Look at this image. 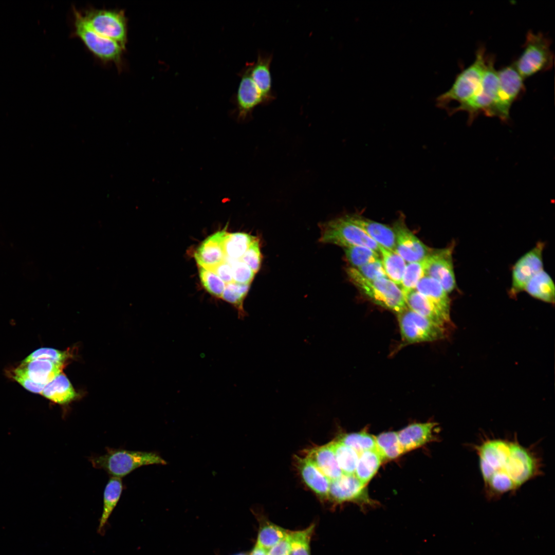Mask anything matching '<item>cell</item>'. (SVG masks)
Here are the masks:
<instances>
[{"mask_svg":"<svg viewBox=\"0 0 555 555\" xmlns=\"http://www.w3.org/2000/svg\"><path fill=\"white\" fill-rule=\"evenodd\" d=\"M469 446L477 456L484 493L489 500L515 493L544 473L538 448L522 445L516 436L484 433Z\"/></svg>","mask_w":555,"mask_h":555,"instance_id":"6da1fadb","label":"cell"},{"mask_svg":"<svg viewBox=\"0 0 555 555\" xmlns=\"http://www.w3.org/2000/svg\"><path fill=\"white\" fill-rule=\"evenodd\" d=\"M494 62L493 56H487L486 69L478 90L470 99L449 109L450 115L459 111L466 112L468 115L469 124L481 113L489 117H498L503 121L509 120L510 108L504 104L499 98L498 79Z\"/></svg>","mask_w":555,"mask_h":555,"instance_id":"7a4b0ae2","label":"cell"},{"mask_svg":"<svg viewBox=\"0 0 555 555\" xmlns=\"http://www.w3.org/2000/svg\"><path fill=\"white\" fill-rule=\"evenodd\" d=\"M101 455L89 458L92 466L103 469L113 477L122 478L143 466L166 464L156 453L107 448Z\"/></svg>","mask_w":555,"mask_h":555,"instance_id":"3957f363","label":"cell"},{"mask_svg":"<svg viewBox=\"0 0 555 555\" xmlns=\"http://www.w3.org/2000/svg\"><path fill=\"white\" fill-rule=\"evenodd\" d=\"M346 272L351 282L374 303L396 314L407 307L401 288L388 278L368 280L354 267Z\"/></svg>","mask_w":555,"mask_h":555,"instance_id":"277c9868","label":"cell"},{"mask_svg":"<svg viewBox=\"0 0 555 555\" xmlns=\"http://www.w3.org/2000/svg\"><path fill=\"white\" fill-rule=\"evenodd\" d=\"M486 62L485 48L480 46L476 51L473 63L456 76L448 90L437 97V106L446 109L448 104L452 101H456L460 104L470 99L480 85Z\"/></svg>","mask_w":555,"mask_h":555,"instance_id":"5b68a950","label":"cell"},{"mask_svg":"<svg viewBox=\"0 0 555 555\" xmlns=\"http://www.w3.org/2000/svg\"><path fill=\"white\" fill-rule=\"evenodd\" d=\"M550 46V40L542 33L527 32L524 50L513 63L524 79L551 68L554 55Z\"/></svg>","mask_w":555,"mask_h":555,"instance_id":"8992f818","label":"cell"},{"mask_svg":"<svg viewBox=\"0 0 555 555\" xmlns=\"http://www.w3.org/2000/svg\"><path fill=\"white\" fill-rule=\"evenodd\" d=\"M320 241L344 248L364 246L379 253V245L361 228L354 223L348 214L338 217L320 225Z\"/></svg>","mask_w":555,"mask_h":555,"instance_id":"52a82bcc","label":"cell"},{"mask_svg":"<svg viewBox=\"0 0 555 555\" xmlns=\"http://www.w3.org/2000/svg\"><path fill=\"white\" fill-rule=\"evenodd\" d=\"M402 345L433 342L443 339L447 328L412 310L408 307L397 313Z\"/></svg>","mask_w":555,"mask_h":555,"instance_id":"ba28073f","label":"cell"},{"mask_svg":"<svg viewBox=\"0 0 555 555\" xmlns=\"http://www.w3.org/2000/svg\"><path fill=\"white\" fill-rule=\"evenodd\" d=\"M74 33L96 57L106 62H112L118 66L122 63L124 48L117 42L94 31L84 21L82 14L73 8Z\"/></svg>","mask_w":555,"mask_h":555,"instance_id":"9c48e42d","label":"cell"},{"mask_svg":"<svg viewBox=\"0 0 555 555\" xmlns=\"http://www.w3.org/2000/svg\"><path fill=\"white\" fill-rule=\"evenodd\" d=\"M94 31L125 48L127 39V19L122 10L90 8L82 13Z\"/></svg>","mask_w":555,"mask_h":555,"instance_id":"30bf717a","label":"cell"},{"mask_svg":"<svg viewBox=\"0 0 555 555\" xmlns=\"http://www.w3.org/2000/svg\"><path fill=\"white\" fill-rule=\"evenodd\" d=\"M454 243L441 249H432L425 258V275L437 281L448 293L456 286L453 263Z\"/></svg>","mask_w":555,"mask_h":555,"instance_id":"8fae6325","label":"cell"},{"mask_svg":"<svg viewBox=\"0 0 555 555\" xmlns=\"http://www.w3.org/2000/svg\"><path fill=\"white\" fill-rule=\"evenodd\" d=\"M544 247V243L538 242L515 263L512 270V281L509 291L511 296H516L524 291L527 283L543 270V252Z\"/></svg>","mask_w":555,"mask_h":555,"instance_id":"7c38bea8","label":"cell"},{"mask_svg":"<svg viewBox=\"0 0 555 555\" xmlns=\"http://www.w3.org/2000/svg\"><path fill=\"white\" fill-rule=\"evenodd\" d=\"M403 216H400L393 226L396 244L394 251L406 263L421 261L432 249L426 246L406 226Z\"/></svg>","mask_w":555,"mask_h":555,"instance_id":"4fadbf2b","label":"cell"},{"mask_svg":"<svg viewBox=\"0 0 555 555\" xmlns=\"http://www.w3.org/2000/svg\"><path fill=\"white\" fill-rule=\"evenodd\" d=\"M328 496L334 502H356L361 505L373 506L375 502L368 496L363 485L354 475H344L330 482Z\"/></svg>","mask_w":555,"mask_h":555,"instance_id":"5bb4252c","label":"cell"},{"mask_svg":"<svg viewBox=\"0 0 555 555\" xmlns=\"http://www.w3.org/2000/svg\"><path fill=\"white\" fill-rule=\"evenodd\" d=\"M236 103L238 117L242 120L249 116L257 105L268 103L251 77L249 63L242 74Z\"/></svg>","mask_w":555,"mask_h":555,"instance_id":"9a60e30c","label":"cell"},{"mask_svg":"<svg viewBox=\"0 0 555 555\" xmlns=\"http://www.w3.org/2000/svg\"><path fill=\"white\" fill-rule=\"evenodd\" d=\"M227 234L225 230L217 231L199 245L194 256L200 267L211 270L225 260L224 242Z\"/></svg>","mask_w":555,"mask_h":555,"instance_id":"2e32d148","label":"cell"},{"mask_svg":"<svg viewBox=\"0 0 555 555\" xmlns=\"http://www.w3.org/2000/svg\"><path fill=\"white\" fill-rule=\"evenodd\" d=\"M438 432V424L431 422L411 424L397 433L400 445L404 453L436 440Z\"/></svg>","mask_w":555,"mask_h":555,"instance_id":"e0dca14e","label":"cell"},{"mask_svg":"<svg viewBox=\"0 0 555 555\" xmlns=\"http://www.w3.org/2000/svg\"><path fill=\"white\" fill-rule=\"evenodd\" d=\"M497 74L499 98L504 104L510 108L513 102L525 90L524 79L513 64L497 71Z\"/></svg>","mask_w":555,"mask_h":555,"instance_id":"ac0fdd59","label":"cell"},{"mask_svg":"<svg viewBox=\"0 0 555 555\" xmlns=\"http://www.w3.org/2000/svg\"><path fill=\"white\" fill-rule=\"evenodd\" d=\"M351 220L379 245L394 251L396 238L393 228L358 214H348Z\"/></svg>","mask_w":555,"mask_h":555,"instance_id":"d6986e66","label":"cell"},{"mask_svg":"<svg viewBox=\"0 0 555 555\" xmlns=\"http://www.w3.org/2000/svg\"><path fill=\"white\" fill-rule=\"evenodd\" d=\"M64 364L44 359L23 361L15 370L25 375L35 383L46 385L60 373Z\"/></svg>","mask_w":555,"mask_h":555,"instance_id":"ffe728a7","label":"cell"},{"mask_svg":"<svg viewBox=\"0 0 555 555\" xmlns=\"http://www.w3.org/2000/svg\"><path fill=\"white\" fill-rule=\"evenodd\" d=\"M272 59V54L260 52L256 61L249 63L251 77L268 103L275 99L270 70Z\"/></svg>","mask_w":555,"mask_h":555,"instance_id":"44dd1931","label":"cell"},{"mask_svg":"<svg viewBox=\"0 0 555 555\" xmlns=\"http://www.w3.org/2000/svg\"><path fill=\"white\" fill-rule=\"evenodd\" d=\"M407 307L418 314L447 327L450 316L443 312L432 302L416 290L404 296Z\"/></svg>","mask_w":555,"mask_h":555,"instance_id":"7402d4cb","label":"cell"},{"mask_svg":"<svg viewBox=\"0 0 555 555\" xmlns=\"http://www.w3.org/2000/svg\"><path fill=\"white\" fill-rule=\"evenodd\" d=\"M306 457L330 482L343 475L330 443L310 449Z\"/></svg>","mask_w":555,"mask_h":555,"instance_id":"603a6c76","label":"cell"},{"mask_svg":"<svg viewBox=\"0 0 555 555\" xmlns=\"http://www.w3.org/2000/svg\"><path fill=\"white\" fill-rule=\"evenodd\" d=\"M123 489L122 479L116 477L112 476L105 486L103 510L97 529L98 533L101 535L105 533L108 519L120 499Z\"/></svg>","mask_w":555,"mask_h":555,"instance_id":"cb8c5ba5","label":"cell"},{"mask_svg":"<svg viewBox=\"0 0 555 555\" xmlns=\"http://www.w3.org/2000/svg\"><path fill=\"white\" fill-rule=\"evenodd\" d=\"M298 467L306 485L322 497H328L329 480L306 457L299 458Z\"/></svg>","mask_w":555,"mask_h":555,"instance_id":"d4e9b609","label":"cell"},{"mask_svg":"<svg viewBox=\"0 0 555 555\" xmlns=\"http://www.w3.org/2000/svg\"><path fill=\"white\" fill-rule=\"evenodd\" d=\"M41 394L60 404H68L78 397L71 383L61 372L45 385Z\"/></svg>","mask_w":555,"mask_h":555,"instance_id":"484cf974","label":"cell"},{"mask_svg":"<svg viewBox=\"0 0 555 555\" xmlns=\"http://www.w3.org/2000/svg\"><path fill=\"white\" fill-rule=\"evenodd\" d=\"M415 290L450 316L451 300L449 293L437 281L425 275L419 281Z\"/></svg>","mask_w":555,"mask_h":555,"instance_id":"4316f807","label":"cell"},{"mask_svg":"<svg viewBox=\"0 0 555 555\" xmlns=\"http://www.w3.org/2000/svg\"><path fill=\"white\" fill-rule=\"evenodd\" d=\"M524 291L538 300L549 303L554 302V284L550 276L544 269L527 283Z\"/></svg>","mask_w":555,"mask_h":555,"instance_id":"83f0119b","label":"cell"},{"mask_svg":"<svg viewBox=\"0 0 555 555\" xmlns=\"http://www.w3.org/2000/svg\"><path fill=\"white\" fill-rule=\"evenodd\" d=\"M382 461L376 449L361 452L359 454L355 476L365 486L376 473Z\"/></svg>","mask_w":555,"mask_h":555,"instance_id":"f1b7e54d","label":"cell"},{"mask_svg":"<svg viewBox=\"0 0 555 555\" xmlns=\"http://www.w3.org/2000/svg\"><path fill=\"white\" fill-rule=\"evenodd\" d=\"M379 250L387 278L397 285H400L406 262L395 251L380 245Z\"/></svg>","mask_w":555,"mask_h":555,"instance_id":"f546056e","label":"cell"},{"mask_svg":"<svg viewBox=\"0 0 555 555\" xmlns=\"http://www.w3.org/2000/svg\"><path fill=\"white\" fill-rule=\"evenodd\" d=\"M255 238L245 233H227L224 242L226 258L240 260Z\"/></svg>","mask_w":555,"mask_h":555,"instance_id":"4dcf8cb0","label":"cell"},{"mask_svg":"<svg viewBox=\"0 0 555 555\" xmlns=\"http://www.w3.org/2000/svg\"><path fill=\"white\" fill-rule=\"evenodd\" d=\"M330 445L343 474H355L359 454L339 440L332 441Z\"/></svg>","mask_w":555,"mask_h":555,"instance_id":"1f68e13d","label":"cell"},{"mask_svg":"<svg viewBox=\"0 0 555 555\" xmlns=\"http://www.w3.org/2000/svg\"><path fill=\"white\" fill-rule=\"evenodd\" d=\"M376 449L382 460H391L403 453L396 432L382 433L375 437Z\"/></svg>","mask_w":555,"mask_h":555,"instance_id":"d6a6232c","label":"cell"},{"mask_svg":"<svg viewBox=\"0 0 555 555\" xmlns=\"http://www.w3.org/2000/svg\"><path fill=\"white\" fill-rule=\"evenodd\" d=\"M289 531L268 521L260 525L256 545L268 550L285 538Z\"/></svg>","mask_w":555,"mask_h":555,"instance_id":"836d02e7","label":"cell"},{"mask_svg":"<svg viewBox=\"0 0 555 555\" xmlns=\"http://www.w3.org/2000/svg\"><path fill=\"white\" fill-rule=\"evenodd\" d=\"M249 287L250 284H242L233 281L226 285L221 297L237 309L239 317L242 319L246 315L243 308V302Z\"/></svg>","mask_w":555,"mask_h":555,"instance_id":"e575fe53","label":"cell"},{"mask_svg":"<svg viewBox=\"0 0 555 555\" xmlns=\"http://www.w3.org/2000/svg\"><path fill=\"white\" fill-rule=\"evenodd\" d=\"M425 276V258L406 264L401 283L404 296L415 290L419 281Z\"/></svg>","mask_w":555,"mask_h":555,"instance_id":"d590c367","label":"cell"},{"mask_svg":"<svg viewBox=\"0 0 555 555\" xmlns=\"http://www.w3.org/2000/svg\"><path fill=\"white\" fill-rule=\"evenodd\" d=\"M314 527V524H312L303 530L290 531L289 555H310V542Z\"/></svg>","mask_w":555,"mask_h":555,"instance_id":"8d00e7d4","label":"cell"},{"mask_svg":"<svg viewBox=\"0 0 555 555\" xmlns=\"http://www.w3.org/2000/svg\"><path fill=\"white\" fill-rule=\"evenodd\" d=\"M344 251L347 260L355 268L380 258V253L364 246L346 247Z\"/></svg>","mask_w":555,"mask_h":555,"instance_id":"74e56055","label":"cell"},{"mask_svg":"<svg viewBox=\"0 0 555 555\" xmlns=\"http://www.w3.org/2000/svg\"><path fill=\"white\" fill-rule=\"evenodd\" d=\"M338 440L353 449L359 454L376 449L375 437L365 432L344 434Z\"/></svg>","mask_w":555,"mask_h":555,"instance_id":"f35d334b","label":"cell"},{"mask_svg":"<svg viewBox=\"0 0 555 555\" xmlns=\"http://www.w3.org/2000/svg\"><path fill=\"white\" fill-rule=\"evenodd\" d=\"M199 278L206 290L213 296L220 298L226 284L214 272L200 267Z\"/></svg>","mask_w":555,"mask_h":555,"instance_id":"ab89813d","label":"cell"},{"mask_svg":"<svg viewBox=\"0 0 555 555\" xmlns=\"http://www.w3.org/2000/svg\"><path fill=\"white\" fill-rule=\"evenodd\" d=\"M225 260L231 266L234 282L242 284H250L255 273L247 264L241 260H232L226 258Z\"/></svg>","mask_w":555,"mask_h":555,"instance_id":"60d3db41","label":"cell"},{"mask_svg":"<svg viewBox=\"0 0 555 555\" xmlns=\"http://www.w3.org/2000/svg\"><path fill=\"white\" fill-rule=\"evenodd\" d=\"M69 353L51 348H41L29 355L23 361L28 362L35 359H44L52 362L64 364Z\"/></svg>","mask_w":555,"mask_h":555,"instance_id":"b9f144b4","label":"cell"},{"mask_svg":"<svg viewBox=\"0 0 555 555\" xmlns=\"http://www.w3.org/2000/svg\"><path fill=\"white\" fill-rule=\"evenodd\" d=\"M240 260L247 264L255 273L257 272L260 268L262 261V255L257 238H255L253 240Z\"/></svg>","mask_w":555,"mask_h":555,"instance_id":"7bdbcfd3","label":"cell"},{"mask_svg":"<svg viewBox=\"0 0 555 555\" xmlns=\"http://www.w3.org/2000/svg\"><path fill=\"white\" fill-rule=\"evenodd\" d=\"M365 278L371 280L388 278L380 258L356 268Z\"/></svg>","mask_w":555,"mask_h":555,"instance_id":"ee69618b","label":"cell"},{"mask_svg":"<svg viewBox=\"0 0 555 555\" xmlns=\"http://www.w3.org/2000/svg\"><path fill=\"white\" fill-rule=\"evenodd\" d=\"M13 378L28 391L35 393H41L45 385L35 383L25 375L14 369Z\"/></svg>","mask_w":555,"mask_h":555,"instance_id":"f6af8a7d","label":"cell"},{"mask_svg":"<svg viewBox=\"0 0 555 555\" xmlns=\"http://www.w3.org/2000/svg\"><path fill=\"white\" fill-rule=\"evenodd\" d=\"M210 271L218 275L226 284L233 281L231 266L226 260Z\"/></svg>","mask_w":555,"mask_h":555,"instance_id":"bcb514c9","label":"cell"},{"mask_svg":"<svg viewBox=\"0 0 555 555\" xmlns=\"http://www.w3.org/2000/svg\"><path fill=\"white\" fill-rule=\"evenodd\" d=\"M290 532V531H289ZM288 534L277 544L267 550V555H289L290 552V542Z\"/></svg>","mask_w":555,"mask_h":555,"instance_id":"7dc6e473","label":"cell"},{"mask_svg":"<svg viewBox=\"0 0 555 555\" xmlns=\"http://www.w3.org/2000/svg\"><path fill=\"white\" fill-rule=\"evenodd\" d=\"M251 555H267V550L255 545Z\"/></svg>","mask_w":555,"mask_h":555,"instance_id":"c3c4849f","label":"cell"},{"mask_svg":"<svg viewBox=\"0 0 555 555\" xmlns=\"http://www.w3.org/2000/svg\"><path fill=\"white\" fill-rule=\"evenodd\" d=\"M236 555H246V554L242 553V554H236Z\"/></svg>","mask_w":555,"mask_h":555,"instance_id":"681fc988","label":"cell"}]
</instances>
